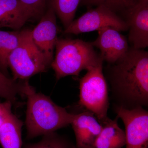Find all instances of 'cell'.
I'll list each match as a JSON object with an SVG mask.
<instances>
[{
	"instance_id": "obj_2",
	"label": "cell",
	"mask_w": 148,
	"mask_h": 148,
	"mask_svg": "<svg viewBox=\"0 0 148 148\" xmlns=\"http://www.w3.org/2000/svg\"><path fill=\"white\" fill-rule=\"evenodd\" d=\"M24 95L27 99L26 125L28 139L55 132L71 124L75 118V114L68 112L47 95L36 92L27 80L25 81Z\"/></svg>"
},
{
	"instance_id": "obj_18",
	"label": "cell",
	"mask_w": 148,
	"mask_h": 148,
	"mask_svg": "<svg viewBox=\"0 0 148 148\" xmlns=\"http://www.w3.org/2000/svg\"><path fill=\"white\" fill-rule=\"evenodd\" d=\"M24 82H18L5 75L0 69V98L13 104L16 101V95H24Z\"/></svg>"
},
{
	"instance_id": "obj_15",
	"label": "cell",
	"mask_w": 148,
	"mask_h": 148,
	"mask_svg": "<svg viewBox=\"0 0 148 148\" xmlns=\"http://www.w3.org/2000/svg\"><path fill=\"white\" fill-rule=\"evenodd\" d=\"M22 35L23 30H0V69L6 75L9 68V56L19 45Z\"/></svg>"
},
{
	"instance_id": "obj_22",
	"label": "cell",
	"mask_w": 148,
	"mask_h": 148,
	"mask_svg": "<svg viewBox=\"0 0 148 148\" xmlns=\"http://www.w3.org/2000/svg\"><path fill=\"white\" fill-rule=\"evenodd\" d=\"M138 1H139V2L143 1V2H148V0H138Z\"/></svg>"
},
{
	"instance_id": "obj_21",
	"label": "cell",
	"mask_w": 148,
	"mask_h": 148,
	"mask_svg": "<svg viewBox=\"0 0 148 148\" xmlns=\"http://www.w3.org/2000/svg\"><path fill=\"white\" fill-rule=\"evenodd\" d=\"M10 103H11V102L6 101L3 103H0V126L2 122L3 117L5 111Z\"/></svg>"
},
{
	"instance_id": "obj_19",
	"label": "cell",
	"mask_w": 148,
	"mask_h": 148,
	"mask_svg": "<svg viewBox=\"0 0 148 148\" xmlns=\"http://www.w3.org/2000/svg\"><path fill=\"white\" fill-rule=\"evenodd\" d=\"M69 140L55 132L44 135L40 142L29 144L24 148H75Z\"/></svg>"
},
{
	"instance_id": "obj_16",
	"label": "cell",
	"mask_w": 148,
	"mask_h": 148,
	"mask_svg": "<svg viewBox=\"0 0 148 148\" xmlns=\"http://www.w3.org/2000/svg\"><path fill=\"white\" fill-rule=\"evenodd\" d=\"M84 5L87 6H104L113 12L117 15L118 13L123 14V19L130 11L138 2V0H82Z\"/></svg>"
},
{
	"instance_id": "obj_4",
	"label": "cell",
	"mask_w": 148,
	"mask_h": 148,
	"mask_svg": "<svg viewBox=\"0 0 148 148\" xmlns=\"http://www.w3.org/2000/svg\"><path fill=\"white\" fill-rule=\"evenodd\" d=\"M103 60L92 66L79 81V103L92 113L103 124L109 119L108 85L103 71Z\"/></svg>"
},
{
	"instance_id": "obj_9",
	"label": "cell",
	"mask_w": 148,
	"mask_h": 148,
	"mask_svg": "<svg viewBox=\"0 0 148 148\" xmlns=\"http://www.w3.org/2000/svg\"><path fill=\"white\" fill-rule=\"evenodd\" d=\"M116 29L106 27L98 31V36L91 42L101 51L103 61L112 64L124 55L129 49L126 37Z\"/></svg>"
},
{
	"instance_id": "obj_3",
	"label": "cell",
	"mask_w": 148,
	"mask_h": 148,
	"mask_svg": "<svg viewBox=\"0 0 148 148\" xmlns=\"http://www.w3.org/2000/svg\"><path fill=\"white\" fill-rule=\"evenodd\" d=\"M55 49L51 67L58 80L68 76H78L83 70L87 71L103 60L91 42L79 39L58 38Z\"/></svg>"
},
{
	"instance_id": "obj_5",
	"label": "cell",
	"mask_w": 148,
	"mask_h": 148,
	"mask_svg": "<svg viewBox=\"0 0 148 148\" xmlns=\"http://www.w3.org/2000/svg\"><path fill=\"white\" fill-rule=\"evenodd\" d=\"M8 64L13 79L16 81L26 80L36 74L46 71L51 66L35 45L30 29L23 30L21 41L9 56Z\"/></svg>"
},
{
	"instance_id": "obj_6",
	"label": "cell",
	"mask_w": 148,
	"mask_h": 148,
	"mask_svg": "<svg viewBox=\"0 0 148 148\" xmlns=\"http://www.w3.org/2000/svg\"><path fill=\"white\" fill-rule=\"evenodd\" d=\"M111 27L119 32L128 31L126 21L119 15L104 6L96 7L88 11L65 29L66 34L78 35L98 31Z\"/></svg>"
},
{
	"instance_id": "obj_13",
	"label": "cell",
	"mask_w": 148,
	"mask_h": 148,
	"mask_svg": "<svg viewBox=\"0 0 148 148\" xmlns=\"http://www.w3.org/2000/svg\"><path fill=\"white\" fill-rule=\"evenodd\" d=\"M10 103L4 114L0 126V144L3 148H21L23 122L11 111Z\"/></svg>"
},
{
	"instance_id": "obj_1",
	"label": "cell",
	"mask_w": 148,
	"mask_h": 148,
	"mask_svg": "<svg viewBox=\"0 0 148 148\" xmlns=\"http://www.w3.org/2000/svg\"><path fill=\"white\" fill-rule=\"evenodd\" d=\"M106 69L115 106L130 110L148 106L147 51L130 47Z\"/></svg>"
},
{
	"instance_id": "obj_14",
	"label": "cell",
	"mask_w": 148,
	"mask_h": 148,
	"mask_svg": "<svg viewBox=\"0 0 148 148\" xmlns=\"http://www.w3.org/2000/svg\"><path fill=\"white\" fill-rule=\"evenodd\" d=\"M117 117L109 119L102 124L101 132L96 139L95 148H121L125 145V132L119 127Z\"/></svg>"
},
{
	"instance_id": "obj_8",
	"label": "cell",
	"mask_w": 148,
	"mask_h": 148,
	"mask_svg": "<svg viewBox=\"0 0 148 148\" xmlns=\"http://www.w3.org/2000/svg\"><path fill=\"white\" fill-rule=\"evenodd\" d=\"M56 14L51 6L41 18L39 23L34 29L31 30L33 41L44 56L51 67L58 39V28Z\"/></svg>"
},
{
	"instance_id": "obj_20",
	"label": "cell",
	"mask_w": 148,
	"mask_h": 148,
	"mask_svg": "<svg viewBox=\"0 0 148 148\" xmlns=\"http://www.w3.org/2000/svg\"><path fill=\"white\" fill-rule=\"evenodd\" d=\"M32 12L34 16L40 15L45 6L46 0H19Z\"/></svg>"
},
{
	"instance_id": "obj_10",
	"label": "cell",
	"mask_w": 148,
	"mask_h": 148,
	"mask_svg": "<svg viewBox=\"0 0 148 148\" xmlns=\"http://www.w3.org/2000/svg\"><path fill=\"white\" fill-rule=\"evenodd\" d=\"M129 31L128 41L137 49L148 46V2H139L125 18Z\"/></svg>"
},
{
	"instance_id": "obj_7",
	"label": "cell",
	"mask_w": 148,
	"mask_h": 148,
	"mask_svg": "<svg viewBox=\"0 0 148 148\" xmlns=\"http://www.w3.org/2000/svg\"><path fill=\"white\" fill-rule=\"evenodd\" d=\"M114 110L124 124L126 148H147L148 111L143 107L130 110L115 106Z\"/></svg>"
},
{
	"instance_id": "obj_11",
	"label": "cell",
	"mask_w": 148,
	"mask_h": 148,
	"mask_svg": "<svg viewBox=\"0 0 148 148\" xmlns=\"http://www.w3.org/2000/svg\"><path fill=\"white\" fill-rule=\"evenodd\" d=\"M71 125L75 135L77 148H95L102 125L94 114L88 110L75 114Z\"/></svg>"
},
{
	"instance_id": "obj_17",
	"label": "cell",
	"mask_w": 148,
	"mask_h": 148,
	"mask_svg": "<svg viewBox=\"0 0 148 148\" xmlns=\"http://www.w3.org/2000/svg\"><path fill=\"white\" fill-rule=\"evenodd\" d=\"M82 0H53L51 5L56 14L65 29L74 20L75 14Z\"/></svg>"
},
{
	"instance_id": "obj_12",
	"label": "cell",
	"mask_w": 148,
	"mask_h": 148,
	"mask_svg": "<svg viewBox=\"0 0 148 148\" xmlns=\"http://www.w3.org/2000/svg\"><path fill=\"white\" fill-rule=\"evenodd\" d=\"M34 14L19 0H0V28L18 30Z\"/></svg>"
}]
</instances>
